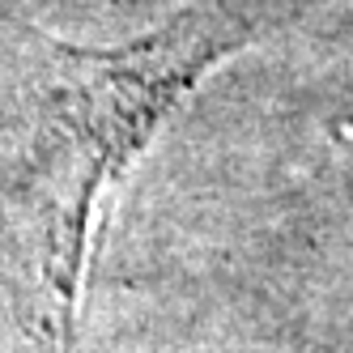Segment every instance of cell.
Segmentation results:
<instances>
[{
  "mask_svg": "<svg viewBox=\"0 0 353 353\" xmlns=\"http://www.w3.org/2000/svg\"><path fill=\"white\" fill-rule=\"evenodd\" d=\"M247 26L213 5L115 47L34 26L9 39L5 115V307L13 353H77V311L98 205L162 119Z\"/></svg>",
  "mask_w": 353,
  "mask_h": 353,
  "instance_id": "cell-1",
  "label": "cell"
}]
</instances>
